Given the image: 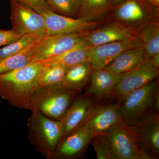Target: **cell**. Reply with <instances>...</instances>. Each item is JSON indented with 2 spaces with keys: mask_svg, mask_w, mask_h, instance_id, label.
Here are the masks:
<instances>
[{
  "mask_svg": "<svg viewBox=\"0 0 159 159\" xmlns=\"http://www.w3.org/2000/svg\"><path fill=\"white\" fill-rule=\"evenodd\" d=\"M42 38L18 54L0 59V75L21 68L31 62Z\"/></svg>",
  "mask_w": 159,
  "mask_h": 159,
  "instance_id": "cell-22",
  "label": "cell"
},
{
  "mask_svg": "<svg viewBox=\"0 0 159 159\" xmlns=\"http://www.w3.org/2000/svg\"><path fill=\"white\" fill-rule=\"evenodd\" d=\"M115 7L110 0H82L79 18L90 21H105Z\"/></svg>",
  "mask_w": 159,
  "mask_h": 159,
  "instance_id": "cell-19",
  "label": "cell"
},
{
  "mask_svg": "<svg viewBox=\"0 0 159 159\" xmlns=\"http://www.w3.org/2000/svg\"><path fill=\"white\" fill-rule=\"evenodd\" d=\"M110 1L114 6H116L120 4L123 0H110Z\"/></svg>",
  "mask_w": 159,
  "mask_h": 159,
  "instance_id": "cell-32",
  "label": "cell"
},
{
  "mask_svg": "<svg viewBox=\"0 0 159 159\" xmlns=\"http://www.w3.org/2000/svg\"><path fill=\"white\" fill-rule=\"evenodd\" d=\"M45 24L46 35L68 34L91 31L105 24V21H90L83 18H74L61 15L52 10L41 14Z\"/></svg>",
  "mask_w": 159,
  "mask_h": 159,
  "instance_id": "cell-8",
  "label": "cell"
},
{
  "mask_svg": "<svg viewBox=\"0 0 159 159\" xmlns=\"http://www.w3.org/2000/svg\"><path fill=\"white\" fill-rule=\"evenodd\" d=\"M107 136L117 159H151L129 126L121 125Z\"/></svg>",
  "mask_w": 159,
  "mask_h": 159,
  "instance_id": "cell-12",
  "label": "cell"
},
{
  "mask_svg": "<svg viewBox=\"0 0 159 159\" xmlns=\"http://www.w3.org/2000/svg\"><path fill=\"white\" fill-rule=\"evenodd\" d=\"M41 63L31 61L21 68L0 75V97L20 109L35 110L40 86L38 78Z\"/></svg>",
  "mask_w": 159,
  "mask_h": 159,
  "instance_id": "cell-1",
  "label": "cell"
},
{
  "mask_svg": "<svg viewBox=\"0 0 159 159\" xmlns=\"http://www.w3.org/2000/svg\"><path fill=\"white\" fill-rule=\"evenodd\" d=\"M31 112L27 122L29 141L43 156L47 159H53L62 139V124L59 120L50 119L38 110Z\"/></svg>",
  "mask_w": 159,
  "mask_h": 159,
  "instance_id": "cell-2",
  "label": "cell"
},
{
  "mask_svg": "<svg viewBox=\"0 0 159 159\" xmlns=\"http://www.w3.org/2000/svg\"><path fill=\"white\" fill-rule=\"evenodd\" d=\"M91 143L97 159H117L107 135L94 134Z\"/></svg>",
  "mask_w": 159,
  "mask_h": 159,
  "instance_id": "cell-27",
  "label": "cell"
},
{
  "mask_svg": "<svg viewBox=\"0 0 159 159\" xmlns=\"http://www.w3.org/2000/svg\"><path fill=\"white\" fill-rule=\"evenodd\" d=\"M77 93L63 87L61 84L40 86L35 110L50 119L59 121L70 106Z\"/></svg>",
  "mask_w": 159,
  "mask_h": 159,
  "instance_id": "cell-5",
  "label": "cell"
},
{
  "mask_svg": "<svg viewBox=\"0 0 159 159\" xmlns=\"http://www.w3.org/2000/svg\"><path fill=\"white\" fill-rule=\"evenodd\" d=\"M139 35L136 30L122 23L111 21L107 25L84 33V41L89 47L123 40Z\"/></svg>",
  "mask_w": 159,
  "mask_h": 159,
  "instance_id": "cell-14",
  "label": "cell"
},
{
  "mask_svg": "<svg viewBox=\"0 0 159 159\" xmlns=\"http://www.w3.org/2000/svg\"><path fill=\"white\" fill-rule=\"evenodd\" d=\"M109 18L138 31L149 23L159 22V8L147 0H123Z\"/></svg>",
  "mask_w": 159,
  "mask_h": 159,
  "instance_id": "cell-4",
  "label": "cell"
},
{
  "mask_svg": "<svg viewBox=\"0 0 159 159\" xmlns=\"http://www.w3.org/2000/svg\"><path fill=\"white\" fill-rule=\"evenodd\" d=\"M129 127L133 131L142 150L151 159H158L159 114H153L135 125Z\"/></svg>",
  "mask_w": 159,
  "mask_h": 159,
  "instance_id": "cell-13",
  "label": "cell"
},
{
  "mask_svg": "<svg viewBox=\"0 0 159 159\" xmlns=\"http://www.w3.org/2000/svg\"><path fill=\"white\" fill-rule=\"evenodd\" d=\"M90 48V47H88L84 42L59 56L37 61H39L43 64H58L68 68L81 63L89 62Z\"/></svg>",
  "mask_w": 159,
  "mask_h": 159,
  "instance_id": "cell-21",
  "label": "cell"
},
{
  "mask_svg": "<svg viewBox=\"0 0 159 159\" xmlns=\"http://www.w3.org/2000/svg\"><path fill=\"white\" fill-rule=\"evenodd\" d=\"M159 92L157 78L137 89L119 100V112L122 124L130 126L155 113V99Z\"/></svg>",
  "mask_w": 159,
  "mask_h": 159,
  "instance_id": "cell-3",
  "label": "cell"
},
{
  "mask_svg": "<svg viewBox=\"0 0 159 159\" xmlns=\"http://www.w3.org/2000/svg\"><path fill=\"white\" fill-rule=\"evenodd\" d=\"M121 74L105 68L93 69L90 78L91 84L87 90L88 95L97 99H103L112 96Z\"/></svg>",
  "mask_w": 159,
  "mask_h": 159,
  "instance_id": "cell-17",
  "label": "cell"
},
{
  "mask_svg": "<svg viewBox=\"0 0 159 159\" xmlns=\"http://www.w3.org/2000/svg\"><path fill=\"white\" fill-rule=\"evenodd\" d=\"M21 37V35L12 29L9 30L0 29V48L14 42Z\"/></svg>",
  "mask_w": 159,
  "mask_h": 159,
  "instance_id": "cell-29",
  "label": "cell"
},
{
  "mask_svg": "<svg viewBox=\"0 0 159 159\" xmlns=\"http://www.w3.org/2000/svg\"><path fill=\"white\" fill-rule=\"evenodd\" d=\"M12 29L21 36L26 34L46 35L43 16L17 0H10Z\"/></svg>",
  "mask_w": 159,
  "mask_h": 159,
  "instance_id": "cell-6",
  "label": "cell"
},
{
  "mask_svg": "<svg viewBox=\"0 0 159 159\" xmlns=\"http://www.w3.org/2000/svg\"><path fill=\"white\" fill-rule=\"evenodd\" d=\"M142 46L143 43L139 35L123 40L90 47L89 62L93 69L105 68L123 52Z\"/></svg>",
  "mask_w": 159,
  "mask_h": 159,
  "instance_id": "cell-10",
  "label": "cell"
},
{
  "mask_svg": "<svg viewBox=\"0 0 159 159\" xmlns=\"http://www.w3.org/2000/svg\"><path fill=\"white\" fill-rule=\"evenodd\" d=\"M42 64L38 78L40 86L60 84L66 74V68L58 64Z\"/></svg>",
  "mask_w": 159,
  "mask_h": 159,
  "instance_id": "cell-24",
  "label": "cell"
},
{
  "mask_svg": "<svg viewBox=\"0 0 159 159\" xmlns=\"http://www.w3.org/2000/svg\"><path fill=\"white\" fill-rule=\"evenodd\" d=\"M95 105L94 100L89 97L75 98L62 119L59 120L63 127L61 141L82 124Z\"/></svg>",
  "mask_w": 159,
  "mask_h": 159,
  "instance_id": "cell-16",
  "label": "cell"
},
{
  "mask_svg": "<svg viewBox=\"0 0 159 159\" xmlns=\"http://www.w3.org/2000/svg\"><path fill=\"white\" fill-rule=\"evenodd\" d=\"M44 35L38 34L23 35L17 40L0 48V59L18 54L39 40Z\"/></svg>",
  "mask_w": 159,
  "mask_h": 159,
  "instance_id": "cell-25",
  "label": "cell"
},
{
  "mask_svg": "<svg viewBox=\"0 0 159 159\" xmlns=\"http://www.w3.org/2000/svg\"><path fill=\"white\" fill-rule=\"evenodd\" d=\"M143 43L145 59L159 53V22L149 23L138 30Z\"/></svg>",
  "mask_w": 159,
  "mask_h": 159,
  "instance_id": "cell-23",
  "label": "cell"
},
{
  "mask_svg": "<svg viewBox=\"0 0 159 159\" xmlns=\"http://www.w3.org/2000/svg\"><path fill=\"white\" fill-rule=\"evenodd\" d=\"M150 59V62L152 65L157 69H159V53L156 54L153 57H151Z\"/></svg>",
  "mask_w": 159,
  "mask_h": 159,
  "instance_id": "cell-30",
  "label": "cell"
},
{
  "mask_svg": "<svg viewBox=\"0 0 159 159\" xmlns=\"http://www.w3.org/2000/svg\"><path fill=\"white\" fill-rule=\"evenodd\" d=\"M37 11L40 14L51 10L46 0H17Z\"/></svg>",
  "mask_w": 159,
  "mask_h": 159,
  "instance_id": "cell-28",
  "label": "cell"
},
{
  "mask_svg": "<svg viewBox=\"0 0 159 159\" xmlns=\"http://www.w3.org/2000/svg\"><path fill=\"white\" fill-rule=\"evenodd\" d=\"M122 125L118 102L110 105H95L79 127L87 129L93 135H108Z\"/></svg>",
  "mask_w": 159,
  "mask_h": 159,
  "instance_id": "cell-7",
  "label": "cell"
},
{
  "mask_svg": "<svg viewBox=\"0 0 159 159\" xmlns=\"http://www.w3.org/2000/svg\"><path fill=\"white\" fill-rule=\"evenodd\" d=\"M145 60V50L142 46L123 52L106 68L114 73L122 74L135 68Z\"/></svg>",
  "mask_w": 159,
  "mask_h": 159,
  "instance_id": "cell-20",
  "label": "cell"
},
{
  "mask_svg": "<svg viewBox=\"0 0 159 159\" xmlns=\"http://www.w3.org/2000/svg\"><path fill=\"white\" fill-rule=\"evenodd\" d=\"M159 69L152 65L150 59H145L135 68L121 74L112 97L119 100L135 90L142 87L157 78Z\"/></svg>",
  "mask_w": 159,
  "mask_h": 159,
  "instance_id": "cell-9",
  "label": "cell"
},
{
  "mask_svg": "<svg viewBox=\"0 0 159 159\" xmlns=\"http://www.w3.org/2000/svg\"><path fill=\"white\" fill-rule=\"evenodd\" d=\"M93 135L89 131L78 127L60 142L53 159L79 158L91 143Z\"/></svg>",
  "mask_w": 159,
  "mask_h": 159,
  "instance_id": "cell-15",
  "label": "cell"
},
{
  "mask_svg": "<svg viewBox=\"0 0 159 159\" xmlns=\"http://www.w3.org/2000/svg\"><path fill=\"white\" fill-rule=\"evenodd\" d=\"M93 68L89 62L75 65L67 68L60 84L70 90L79 92L89 80Z\"/></svg>",
  "mask_w": 159,
  "mask_h": 159,
  "instance_id": "cell-18",
  "label": "cell"
},
{
  "mask_svg": "<svg viewBox=\"0 0 159 159\" xmlns=\"http://www.w3.org/2000/svg\"><path fill=\"white\" fill-rule=\"evenodd\" d=\"M51 10L67 17L79 18L82 0H46Z\"/></svg>",
  "mask_w": 159,
  "mask_h": 159,
  "instance_id": "cell-26",
  "label": "cell"
},
{
  "mask_svg": "<svg viewBox=\"0 0 159 159\" xmlns=\"http://www.w3.org/2000/svg\"><path fill=\"white\" fill-rule=\"evenodd\" d=\"M156 7L159 8V0H147Z\"/></svg>",
  "mask_w": 159,
  "mask_h": 159,
  "instance_id": "cell-31",
  "label": "cell"
},
{
  "mask_svg": "<svg viewBox=\"0 0 159 159\" xmlns=\"http://www.w3.org/2000/svg\"><path fill=\"white\" fill-rule=\"evenodd\" d=\"M84 33L45 35L42 38L39 48L33 56L32 61L57 57L85 42Z\"/></svg>",
  "mask_w": 159,
  "mask_h": 159,
  "instance_id": "cell-11",
  "label": "cell"
}]
</instances>
